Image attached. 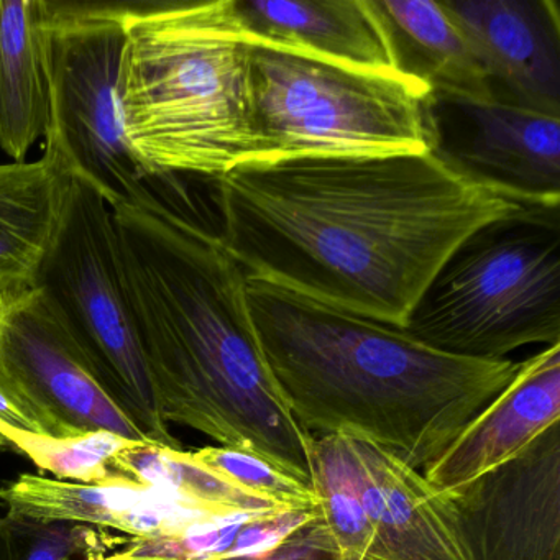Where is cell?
<instances>
[{"label": "cell", "instance_id": "cell-1", "mask_svg": "<svg viewBox=\"0 0 560 560\" xmlns=\"http://www.w3.org/2000/svg\"><path fill=\"white\" fill-rule=\"evenodd\" d=\"M214 182L219 241L247 277L399 329L468 235L533 208L432 152L260 160Z\"/></svg>", "mask_w": 560, "mask_h": 560}, {"label": "cell", "instance_id": "cell-2", "mask_svg": "<svg viewBox=\"0 0 560 560\" xmlns=\"http://www.w3.org/2000/svg\"><path fill=\"white\" fill-rule=\"evenodd\" d=\"M113 218L163 419L254 452L311 487L313 434L268 369L245 296L247 277L218 232L165 208L120 206Z\"/></svg>", "mask_w": 560, "mask_h": 560}, {"label": "cell", "instance_id": "cell-3", "mask_svg": "<svg viewBox=\"0 0 560 560\" xmlns=\"http://www.w3.org/2000/svg\"><path fill=\"white\" fill-rule=\"evenodd\" d=\"M247 277V275H245ZM268 369L310 434L366 439L415 470L438 460L516 375L511 360L431 349L399 327L247 277Z\"/></svg>", "mask_w": 560, "mask_h": 560}, {"label": "cell", "instance_id": "cell-4", "mask_svg": "<svg viewBox=\"0 0 560 560\" xmlns=\"http://www.w3.org/2000/svg\"><path fill=\"white\" fill-rule=\"evenodd\" d=\"M116 101L155 176L215 179L258 156L250 38L235 0L126 5Z\"/></svg>", "mask_w": 560, "mask_h": 560}, {"label": "cell", "instance_id": "cell-5", "mask_svg": "<svg viewBox=\"0 0 560 560\" xmlns=\"http://www.w3.org/2000/svg\"><path fill=\"white\" fill-rule=\"evenodd\" d=\"M402 330L439 352L487 362L560 343V208L533 206L468 235Z\"/></svg>", "mask_w": 560, "mask_h": 560}, {"label": "cell", "instance_id": "cell-6", "mask_svg": "<svg viewBox=\"0 0 560 560\" xmlns=\"http://www.w3.org/2000/svg\"><path fill=\"white\" fill-rule=\"evenodd\" d=\"M260 160L429 150L424 84L250 42Z\"/></svg>", "mask_w": 560, "mask_h": 560}, {"label": "cell", "instance_id": "cell-7", "mask_svg": "<svg viewBox=\"0 0 560 560\" xmlns=\"http://www.w3.org/2000/svg\"><path fill=\"white\" fill-rule=\"evenodd\" d=\"M124 11V4L47 0L51 110L45 150L73 178L96 189L110 209L192 211L175 176L152 175L124 136L116 101Z\"/></svg>", "mask_w": 560, "mask_h": 560}, {"label": "cell", "instance_id": "cell-8", "mask_svg": "<svg viewBox=\"0 0 560 560\" xmlns=\"http://www.w3.org/2000/svg\"><path fill=\"white\" fill-rule=\"evenodd\" d=\"M32 287L60 314L97 385L150 444L183 451L160 411L124 287L113 209L88 183L70 195Z\"/></svg>", "mask_w": 560, "mask_h": 560}, {"label": "cell", "instance_id": "cell-9", "mask_svg": "<svg viewBox=\"0 0 560 560\" xmlns=\"http://www.w3.org/2000/svg\"><path fill=\"white\" fill-rule=\"evenodd\" d=\"M0 382L37 411L51 438L109 431L150 444L97 385L40 288L0 291Z\"/></svg>", "mask_w": 560, "mask_h": 560}, {"label": "cell", "instance_id": "cell-10", "mask_svg": "<svg viewBox=\"0 0 560 560\" xmlns=\"http://www.w3.org/2000/svg\"><path fill=\"white\" fill-rule=\"evenodd\" d=\"M429 150L470 182L560 208V117L494 101L431 94Z\"/></svg>", "mask_w": 560, "mask_h": 560}, {"label": "cell", "instance_id": "cell-11", "mask_svg": "<svg viewBox=\"0 0 560 560\" xmlns=\"http://www.w3.org/2000/svg\"><path fill=\"white\" fill-rule=\"evenodd\" d=\"M439 498L465 559L560 560V421Z\"/></svg>", "mask_w": 560, "mask_h": 560}, {"label": "cell", "instance_id": "cell-12", "mask_svg": "<svg viewBox=\"0 0 560 560\" xmlns=\"http://www.w3.org/2000/svg\"><path fill=\"white\" fill-rule=\"evenodd\" d=\"M467 38L491 101L560 117V14L556 0H442Z\"/></svg>", "mask_w": 560, "mask_h": 560}, {"label": "cell", "instance_id": "cell-13", "mask_svg": "<svg viewBox=\"0 0 560 560\" xmlns=\"http://www.w3.org/2000/svg\"><path fill=\"white\" fill-rule=\"evenodd\" d=\"M332 438L372 529L370 560H467L421 471L375 442Z\"/></svg>", "mask_w": 560, "mask_h": 560}, {"label": "cell", "instance_id": "cell-14", "mask_svg": "<svg viewBox=\"0 0 560 560\" xmlns=\"http://www.w3.org/2000/svg\"><path fill=\"white\" fill-rule=\"evenodd\" d=\"M0 500L14 516L88 524L136 539L189 537L237 526L172 491L127 480L86 485L25 474L0 487Z\"/></svg>", "mask_w": 560, "mask_h": 560}, {"label": "cell", "instance_id": "cell-15", "mask_svg": "<svg viewBox=\"0 0 560 560\" xmlns=\"http://www.w3.org/2000/svg\"><path fill=\"white\" fill-rule=\"evenodd\" d=\"M560 421V343L520 363L510 385L491 399L421 471L438 494L448 493L516 457Z\"/></svg>", "mask_w": 560, "mask_h": 560}, {"label": "cell", "instance_id": "cell-16", "mask_svg": "<svg viewBox=\"0 0 560 560\" xmlns=\"http://www.w3.org/2000/svg\"><path fill=\"white\" fill-rule=\"evenodd\" d=\"M235 5L255 44L398 73L370 0H235Z\"/></svg>", "mask_w": 560, "mask_h": 560}, {"label": "cell", "instance_id": "cell-17", "mask_svg": "<svg viewBox=\"0 0 560 560\" xmlns=\"http://www.w3.org/2000/svg\"><path fill=\"white\" fill-rule=\"evenodd\" d=\"M393 67L431 94L491 101L487 78L460 28L434 0H370Z\"/></svg>", "mask_w": 560, "mask_h": 560}, {"label": "cell", "instance_id": "cell-18", "mask_svg": "<svg viewBox=\"0 0 560 560\" xmlns=\"http://www.w3.org/2000/svg\"><path fill=\"white\" fill-rule=\"evenodd\" d=\"M50 110L47 0H0V150L27 162Z\"/></svg>", "mask_w": 560, "mask_h": 560}, {"label": "cell", "instance_id": "cell-19", "mask_svg": "<svg viewBox=\"0 0 560 560\" xmlns=\"http://www.w3.org/2000/svg\"><path fill=\"white\" fill-rule=\"evenodd\" d=\"M73 176L45 150L0 165V291L32 287L60 224Z\"/></svg>", "mask_w": 560, "mask_h": 560}, {"label": "cell", "instance_id": "cell-20", "mask_svg": "<svg viewBox=\"0 0 560 560\" xmlns=\"http://www.w3.org/2000/svg\"><path fill=\"white\" fill-rule=\"evenodd\" d=\"M117 477L179 494L231 524L265 523L293 516L270 501L242 490L195 460L191 452L153 444L124 448L110 460Z\"/></svg>", "mask_w": 560, "mask_h": 560}, {"label": "cell", "instance_id": "cell-21", "mask_svg": "<svg viewBox=\"0 0 560 560\" xmlns=\"http://www.w3.org/2000/svg\"><path fill=\"white\" fill-rule=\"evenodd\" d=\"M0 434L11 442L14 454L31 458L40 470L50 471L60 480L86 485L126 480L114 474L110 460L124 448L142 444L109 431L86 432L74 438H51L0 428Z\"/></svg>", "mask_w": 560, "mask_h": 560}, {"label": "cell", "instance_id": "cell-22", "mask_svg": "<svg viewBox=\"0 0 560 560\" xmlns=\"http://www.w3.org/2000/svg\"><path fill=\"white\" fill-rule=\"evenodd\" d=\"M126 542L88 524L0 517V560H103Z\"/></svg>", "mask_w": 560, "mask_h": 560}, {"label": "cell", "instance_id": "cell-23", "mask_svg": "<svg viewBox=\"0 0 560 560\" xmlns=\"http://www.w3.org/2000/svg\"><path fill=\"white\" fill-rule=\"evenodd\" d=\"M103 560H349L334 540L320 508L267 546L225 552H176L160 539H136Z\"/></svg>", "mask_w": 560, "mask_h": 560}, {"label": "cell", "instance_id": "cell-24", "mask_svg": "<svg viewBox=\"0 0 560 560\" xmlns=\"http://www.w3.org/2000/svg\"><path fill=\"white\" fill-rule=\"evenodd\" d=\"M191 455L199 464L218 471L242 490L277 504L287 513H313L319 508L313 488L254 452L221 445L199 448Z\"/></svg>", "mask_w": 560, "mask_h": 560}, {"label": "cell", "instance_id": "cell-25", "mask_svg": "<svg viewBox=\"0 0 560 560\" xmlns=\"http://www.w3.org/2000/svg\"><path fill=\"white\" fill-rule=\"evenodd\" d=\"M0 428L48 435L40 416L21 396L0 382ZM0 451L12 452L11 442L0 434Z\"/></svg>", "mask_w": 560, "mask_h": 560}]
</instances>
